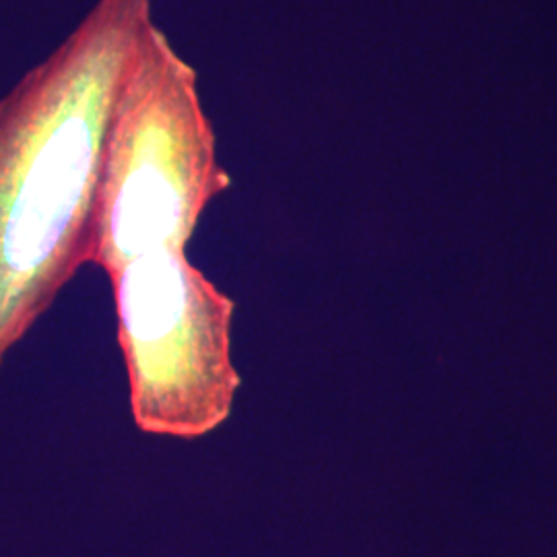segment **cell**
Listing matches in <instances>:
<instances>
[{
    "mask_svg": "<svg viewBox=\"0 0 557 557\" xmlns=\"http://www.w3.org/2000/svg\"><path fill=\"white\" fill-rule=\"evenodd\" d=\"M151 0H98L0 100V368L91 262L103 147Z\"/></svg>",
    "mask_w": 557,
    "mask_h": 557,
    "instance_id": "6da1fadb",
    "label": "cell"
},
{
    "mask_svg": "<svg viewBox=\"0 0 557 557\" xmlns=\"http://www.w3.org/2000/svg\"><path fill=\"white\" fill-rule=\"evenodd\" d=\"M133 421L143 434L197 440L232 416L236 304L186 252H153L110 275Z\"/></svg>",
    "mask_w": 557,
    "mask_h": 557,
    "instance_id": "3957f363",
    "label": "cell"
},
{
    "mask_svg": "<svg viewBox=\"0 0 557 557\" xmlns=\"http://www.w3.org/2000/svg\"><path fill=\"white\" fill-rule=\"evenodd\" d=\"M230 186L197 71L153 23L112 110L91 262L110 277L145 255L186 252Z\"/></svg>",
    "mask_w": 557,
    "mask_h": 557,
    "instance_id": "7a4b0ae2",
    "label": "cell"
}]
</instances>
